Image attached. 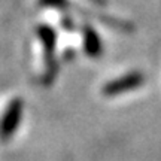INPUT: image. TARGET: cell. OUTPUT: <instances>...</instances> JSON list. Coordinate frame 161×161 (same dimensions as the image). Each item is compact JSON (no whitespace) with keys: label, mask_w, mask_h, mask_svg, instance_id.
Wrapping results in <instances>:
<instances>
[{"label":"cell","mask_w":161,"mask_h":161,"mask_svg":"<svg viewBox=\"0 0 161 161\" xmlns=\"http://www.w3.org/2000/svg\"><path fill=\"white\" fill-rule=\"evenodd\" d=\"M23 112H24V103L21 98H15L12 100V103L9 104V108L6 110L3 121H2V125H0V134L3 139H9L17 131V128L19 127L21 118H23Z\"/></svg>","instance_id":"obj_1"},{"label":"cell","mask_w":161,"mask_h":161,"mask_svg":"<svg viewBox=\"0 0 161 161\" xmlns=\"http://www.w3.org/2000/svg\"><path fill=\"white\" fill-rule=\"evenodd\" d=\"M143 82V76L140 73H131V75L122 76L121 79L112 80L108 85L103 88V94L108 96V97H114V96H121L124 92H128L134 90V88H139Z\"/></svg>","instance_id":"obj_2"}]
</instances>
